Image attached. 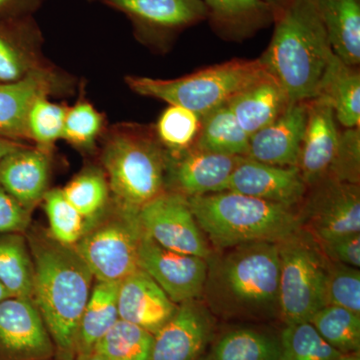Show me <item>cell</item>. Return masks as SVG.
Listing matches in <instances>:
<instances>
[{
  "label": "cell",
  "instance_id": "obj_26",
  "mask_svg": "<svg viewBox=\"0 0 360 360\" xmlns=\"http://www.w3.org/2000/svg\"><path fill=\"white\" fill-rule=\"evenodd\" d=\"M213 27L229 37H245L274 21L265 0H202Z\"/></svg>",
  "mask_w": 360,
  "mask_h": 360
},
{
  "label": "cell",
  "instance_id": "obj_9",
  "mask_svg": "<svg viewBox=\"0 0 360 360\" xmlns=\"http://www.w3.org/2000/svg\"><path fill=\"white\" fill-rule=\"evenodd\" d=\"M142 231L167 250L208 259L212 251L188 200L176 191H163L139 212Z\"/></svg>",
  "mask_w": 360,
  "mask_h": 360
},
{
  "label": "cell",
  "instance_id": "obj_47",
  "mask_svg": "<svg viewBox=\"0 0 360 360\" xmlns=\"http://www.w3.org/2000/svg\"><path fill=\"white\" fill-rule=\"evenodd\" d=\"M13 296L9 293V291L4 288V284L0 283V302L2 300H6V298L11 297Z\"/></svg>",
  "mask_w": 360,
  "mask_h": 360
},
{
  "label": "cell",
  "instance_id": "obj_30",
  "mask_svg": "<svg viewBox=\"0 0 360 360\" xmlns=\"http://www.w3.org/2000/svg\"><path fill=\"white\" fill-rule=\"evenodd\" d=\"M21 233L0 234V283L13 296L32 298L34 267Z\"/></svg>",
  "mask_w": 360,
  "mask_h": 360
},
{
  "label": "cell",
  "instance_id": "obj_18",
  "mask_svg": "<svg viewBox=\"0 0 360 360\" xmlns=\"http://www.w3.org/2000/svg\"><path fill=\"white\" fill-rule=\"evenodd\" d=\"M226 191L295 207L304 200L309 186L297 167L266 165L243 156Z\"/></svg>",
  "mask_w": 360,
  "mask_h": 360
},
{
  "label": "cell",
  "instance_id": "obj_13",
  "mask_svg": "<svg viewBox=\"0 0 360 360\" xmlns=\"http://www.w3.org/2000/svg\"><path fill=\"white\" fill-rule=\"evenodd\" d=\"M307 221L321 240L360 232L359 184L326 179L311 186Z\"/></svg>",
  "mask_w": 360,
  "mask_h": 360
},
{
  "label": "cell",
  "instance_id": "obj_45",
  "mask_svg": "<svg viewBox=\"0 0 360 360\" xmlns=\"http://www.w3.org/2000/svg\"><path fill=\"white\" fill-rule=\"evenodd\" d=\"M265 1L271 6L274 11V15H276L277 13H281L283 9L285 8L290 4L291 0H265Z\"/></svg>",
  "mask_w": 360,
  "mask_h": 360
},
{
  "label": "cell",
  "instance_id": "obj_31",
  "mask_svg": "<svg viewBox=\"0 0 360 360\" xmlns=\"http://www.w3.org/2000/svg\"><path fill=\"white\" fill-rule=\"evenodd\" d=\"M61 191L87 225L96 221L111 203L110 184L103 168H85Z\"/></svg>",
  "mask_w": 360,
  "mask_h": 360
},
{
  "label": "cell",
  "instance_id": "obj_28",
  "mask_svg": "<svg viewBox=\"0 0 360 360\" xmlns=\"http://www.w3.org/2000/svg\"><path fill=\"white\" fill-rule=\"evenodd\" d=\"M200 360H281V340L257 329H232L215 340Z\"/></svg>",
  "mask_w": 360,
  "mask_h": 360
},
{
  "label": "cell",
  "instance_id": "obj_12",
  "mask_svg": "<svg viewBox=\"0 0 360 360\" xmlns=\"http://www.w3.org/2000/svg\"><path fill=\"white\" fill-rule=\"evenodd\" d=\"M0 352L8 360H47L56 347L32 298L0 302Z\"/></svg>",
  "mask_w": 360,
  "mask_h": 360
},
{
  "label": "cell",
  "instance_id": "obj_1",
  "mask_svg": "<svg viewBox=\"0 0 360 360\" xmlns=\"http://www.w3.org/2000/svg\"><path fill=\"white\" fill-rule=\"evenodd\" d=\"M28 243L34 267L32 300L59 360H75L78 328L94 277L75 248L49 233L32 234Z\"/></svg>",
  "mask_w": 360,
  "mask_h": 360
},
{
  "label": "cell",
  "instance_id": "obj_25",
  "mask_svg": "<svg viewBox=\"0 0 360 360\" xmlns=\"http://www.w3.org/2000/svg\"><path fill=\"white\" fill-rule=\"evenodd\" d=\"M333 53L345 65L360 63V0H315Z\"/></svg>",
  "mask_w": 360,
  "mask_h": 360
},
{
  "label": "cell",
  "instance_id": "obj_8",
  "mask_svg": "<svg viewBox=\"0 0 360 360\" xmlns=\"http://www.w3.org/2000/svg\"><path fill=\"white\" fill-rule=\"evenodd\" d=\"M279 245V315L285 323L309 322L326 307L328 264L314 243L300 231Z\"/></svg>",
  "mask_w": 360,
  "mask_h": 360
},
{
  "label": "cell",
  "instance_id": "obj_21",
  "mask_svg": "<svg viewBox=\"0 0 360 360\" xmlns=\"http://www.w3.org/2000/svg\"><path fill=\"white\" fill-rule=\"evenodd\" d=\"M307 103H290L274 122L251 135L246 156L266 165L296 167L307 123Z\"/></svg>",
  "mask_w": 360,
  "mask_h": 360
},
{
  "label": "cell",
  "instance_id": "obj_43",
  "mask_svg": "<svg viewBox=\"0 0 360 360\" xmlns=\"http://www.w3.org/2000/svg\"><path fill=\"white\" fill-rule=\"evenodd\" d=\"M44 0H0V15H11L16 20L33 18Z\"/></svg>",
  "mask_w": 360,
  "mask_h": 360
},
{
  "label": "cell",
  "instance_id": "obj_10",
  "mask_svg": "<svg viewBox=\"0 0 360 360\" xmlns=\"http://www.w3.org/2000/svg\"><path fill=\"white\" fill-rule=\"evenodd\" d=\"M207 259L167 250L142 232L139 267L146 271L175 303L191 302L203 293Z\"/></svg>",
  "mask_w": 360,
  "mask_h": 360
},
{
  "label": "cell",
  "instance_id": "obj_23",
  "mask_svg": "<svg viewBox=\"0 0 360 360\" xmlns=\"http://www.w3.org/2000/svg\"><path fill=\"white\" fill-rule=\"evenodd\" d=\"M227 104L241 129L251 136L283 115L290 101L281 85L269 73Z\"/></svg>",
  "mask_w": 360,
  "mask_h": 360
},
{
  "label": "cell",
  "instance_id": "obj_6",
  "mask_svg": "<svg viewBox=\"0 0 360 360\" xmlns=\"http://www.w3.org/2000/svg\"><path fill=\"white\" fill-rule=\"evenodd\" d=\"M266 75L260 58L233 59L174 79L129 75L125 82L139 96L182 106L203 117Z\"/></svg>",
  "mask_w": 360,
  "mask_h": 360
},
{
  "label": "cell",
  "instance_id": "obj_20",
  "mask_svg": "<svg viewBox=\"0 0 360 360\" xmlns=\"http://www.w3.org/2000/svg\"><path fill=\"white\" fill-rule=\"evenodd\" d=\"M51 153L25 144L0 161V184L30 212L49 191Z\"/></svg>",
  "mask_w": 360,
  "mask_h": 360
},
{
  "label": "cell",
  "instance_id": "obj_7",
  "mask_svg": "<svg viewBox=\"0 0 360 360\" xmlns=\"http://www.w3.org/2000/svg\"><path fill=\"white\" fill-rule=\"evenodd\" d=\"M142 232L139 213L123 210L111 200L108 210L87 225L75 248L96 281L120 283L139 269Z\"/></svg>",
  "mask_w": 360,
  "mask_h": 360
},
{
  "label": "cell",
  "instance_id": "obj_32",
  "mask_svg": "<svg viewBox=\"0 0 360 360\" xmlns=\"http://www.w3.org/2000/svg\"><path fill=\"white\" fill-rule=\"evenodd\" d=\"M328 345L342 354H359L360 314L335 305H326L309 321Z\"/></svg>",
  "mask_w": 360,
  "mask_h": 360
},
{
  "label": "cell",
  "instance_id": "obj_11",
  "mask_svg": "<svg viewBox=\"0 0 360 360\" xmlns=\"http://www.w3.org/2000/svg\"><path fill=\"white\" fill-rule=\"evenodd\" d=\"M127 16L139 39L162 44L207 20L202 0H101Z\"/></svg>",
  "mask_w": 360,
  "mask_h": 360
},
{
  "label": "cell",
  "instance_id": "obj_37",
  "mask_svg": "<svg viewBox=\"0 0 360 360\" xmlns=\"http://www.w3.org/2000/svg\"><path fill=\"white\" fill-rule=\"evenodd\" d=\"M105 117L94 104L82 98L73 106H68L63 139L78 150L89 151L96 148L99 137L105 132Z\"/></svg>",
  "mask_w": 360,
  "mask_h": 360
},
{
  "label": "cell",
  "instance_id": "obj_46",
  "mask_svg": "<svg viewBox=\"0 0 360 360\" xmlns=\"http://www.w3.org/2000/svg\"><path fill=\"white\" fill-rule=\"evenodd\" d=\"M75 360H105L101 355L97 354L96 352H90L87 354H82L77 355Z\"/></svg>",
  "mask_w": 360,
  "mask_h": 360
},
{
  "label": "cell",
  "instance_id": "obj_19",
  "mask_svg": "<svg viewBox=\"0 0 360 360\" xmlns=\"http://www.w3.org/2000/svg\"><path fill=\"white\" fill-rule=\"evenodd\" d=\"M117 303L120 319L141 326L153 335L174 316L179 307L141 269L120 281Z\"/></svg>",
  "mask_w": 360,
  "mask_h": 360
},
{
  "label": "cell",
  "instance_id": "obj_48",
  "mask_svg": "<svg viewBox=\"0 0 360 360\" xmlns=\"http://www.w3.org/2000/svg\"><path fill=\"white\" fill-rule=\"evenodd\" d=\"M343 360H360L359 354L345 355Z\"/></svg>",
  "mask_w": 360,
  "mask_h": 360
},
{
  "label": "cell",
  "instance_id": "obj_33",
  "mask_svg": "<svg viewBox=\"0 0 360 360\" xmlns=\"http://www.w3.org/2000/svg\"><path fill=\"white\" fill-rule=\"evenodd\" d=\"M153 340V333L120 319L92 352L105 360H150Z\"/></svg>",
  "mask_w": 360,
  "mask_h": 360
},
{
  "label": "cell",
  "instance_id": "obj_4",
  "mask_svg": "<svg viewBox=\"0 0 360 360\" xmlns=\"http://www.w3.org/2000/svg\"><path fill=\"white\" fill-rule=\"evenodd\" d=\"M101 163L111 200L125 210L139 213L165 191L168 153L155 127L120 123L104 132Z\"/></svg>",
  "mask_w": 360,
  "mask_h": 360
},
{
  "label": "cell",
  "instance_id": "obj_42",
  "mask_svg": "<svg viewBox=\"0 0 360 360\" xmlns=\"http://www.w3.org/2000/svg\"><path fill=\"white\" fill-rule=\"evenodd\" d=\"M322 250L333 262L360 267V232L321 240Z\"/></svg>",
  "mask_w": 360,
  "mask_h": 360
},
{
  "label": "cell",
  "instance_id": "obj_38",
  "mask_svg": "<svg viewBox=\"0 0 360 360\" xmlns=\"http://www.w3.org/2000/svg\"><path fill=\"white\" fill-rule=\"evenodd\" d=\"M68 106L53 103L49 97L37 99L28 112L26 129L28 141L34 146L51 151L56 142L63 139Z\"/></svg>",
  "mask_w": 360,
  "mask_h": 360
},
{
  "label": "cell",
  "instance_id": "obj_39",
  "mask_svg": "<svg viewBox=\"0 0 360 360\" xmlns=\"http://www.w3.org/2000/svg\"><path fill=\"white\" fill-rule=\"evenodd\" d=\"M326 305H335L360 314V270L349 265L328 264Z\"/></svg>",
  "mask_w": 360,
  "mask_h": 360
},
{
  "label": "cell",
  "instance_id": "obj_15",
  "mask_svg": "<svg viewBox=\"0 0 360 360\" xmlns=\"http://www.w3.org/2000/svg\"><path fill=\"white\" fill-rule=\"evenodd\" d=\"M307 105V123L296 167L311 187L330 179L340 148V130L328 103L314 98Z\"/></svg>",
  "mask_w": 360,
  "mask_h": 360
},
{
  "label": "cell",
  "instance_id": "obj_14",
  "mask_svg": "<svg viewBox=\"0 0 360 360\" xmlns=\"http://www.w3.org/2000/svg\"><path fill=\"white\" fill-rule=\"evenodd\" d=\"M70 79L53 66L32 73L18 82L0 84V137L28 141V112L41 97L68 91Z\"/></svg>",
  "mask_w": 360,
  "mask_h": 360
},
{
  "label": "cell",
  "instance_id": "obj_5",
  "mask_svg": "<svg viewBox=\"0 0 360 360\" xmlns=\"http://www.w3.org/2000/svg\"><path fill=\"white\" fill-rule=\"evenodd\" d=\"M206 238L220 248L245 243H281L300 231L292 206L224 191L187 198Z\"/></svg>",
  "mask_w": 360,
  "mask_h": 360
},
{
  "label": "cell",
  "instance_id": "obj_44",
  "mask_svg": "<svg viewBox=\"0 0 360 360\" xmlns=\"http://www.w3.org/2000/svg\"><path fill=\"white\" fill-rule=\"evenodd\" d=\"M25 146L23 142L13 141V139L0 137V161L4 160L9 153H13L16 149Z\"/></svg>",
  "mask_w": 360,
  "mask_h": 360
},
{
  "label": "cell",
  "instance_id": "obj_40",
  "mask_svg": "<svg viewBox=\"0 0 360 360\" xmlns=\"http://www.w3.org/2000/svg\"><path fill=\"white\" fill-rule=\"evenodd\" d=\"M360 130L345 129L340 131V143L330 179L338 181L359 182Z\"/></svg>",
  "mask_w": 360,
  "mask_h": 360
},
{
  "label": "cell",
  "instance_id": "obj_22",
  "mask_svg": "<svg viewBox=\"0 0 360 360\" xmlns=\"http://www.w3.org/2000/svg\"><path fill=\"white\" fill-rule=\"evenodd\" d=\"M41 46V32L33 18L20 20L15 34L0 30V84L18 82L51 68Z\"/></svg>",
  "mask_w": 360,
  "mask_h": 360
},
{
  "label": "cell",
  "instance_id": "obj_17",
  "mask_svg": "<svg viewBox=\"0 0 360 360\" xmlns=\"http://www.w3.org/2000/svg\"><path fill=\"white\" fill-rule=\"evenodd\" d=\"M243 156L210 153L193 146L186 151L169 155L167 181L172 191L186 198L220 193L227 189L234 168Z\"/></svg>",
  "mask_w": 360,
  "mask_h": 360
},
{
  "label": "cell",
  "instance_id": "obj_35",
  "mask_svg": "<svg viewBox=\"0 0 360 360\" xmlns=\"http://www.w3.org/2000/svg\"><path fill=\"white\" fill-rule=\"evenodd\" d=\"M281 360H343L310 322L288 324L281 333Z\"/></svg>",
  "mask_w": 360,
  "mask_h": 360
},
{
  "label": "cell",
  "instance_id": "obj_27",
  "mask_svg": "<svg viewBox=\"0 0 360 360\" xmlns=\"http://www.w3.org/2000/svg\"><path fill=\"white\" fill-rule=\"evenodd\" d=\"M120 283L97 281L92 286L85 305L77 341V355L92 352L99 340L120 321L118 314Z\"/></svg>",
  "mask_w": 360,
  "mask_h": 360
},
{
  "label": "cell",
  "instance_id": "obj_16",
  "mask_svg": "<svg viewBox=\"0 0 360 360\" xmlns=\"http://www.w3.org/2000/svg\"><path fill=\"white\" fill-rule=\"evenodd\" d=\"M212 335L208 310L195 300L181 303L155 333L150 360H200Z\"/></svg>",
  "mask_w": 360,
  "mask_h": 360
},
{
  "label": "cell",
  "instance_id": "obj_36",
  "mask_svg": "<svg viewBox=\"0 0 360 360\" xmlns=\"http://www.w3.org/2000/svg\"><path fill=\"white\" fill-rule=\"evenodd\" d=\"M42 201L49 236L61 245L75 248L86 231V220L66 200L61 188L49 189Z\"/></svg>",
  "mask_w": 360,
  "mask_h": 360
},
{
  "label": "cell",
  "instance_id": "obj_41",
  "mask_svg": "<svg viewBox=\"0 0 360 360\" xmlns=\"http://www.w3.org/2000/svg\"><path fill=\"white\" fill-rule=\"evenodd\" d=\"M32 212L26 210L0 184V234L22 233L30 224Z\"/></svg>",
  "mask_w": 360,
  "mask_h": 360
},
{
  "label": "cell",
  "instance_id": "obj_29",
  "mask_svg": "<svg viewBox=\"0 0 360 360\" xmlns=\"http://www.w3.org/2000/svg\"><path fill=\"white\" fill-rule=\"evenodd\" d=\"M250 139L238 124L229 104H224L203 116L194 146L219 155L246 156Z\"/></svg>",
  "mask_w": 360,
  "mask_h": 360
},
{
  "label": "cell",
  "instance_id": "obj_3",
  "mask_svg": "<svg viewBox=\"0 0 360 360\" xmlns=\"http://www.w3.org/2000/svg\"><path fill=\"white\" fill-rule=\"evenodd\" d=\"M274 21L271 41L260 60L290 103L311 101L333 52L315 0H291Z\"/></svg>",
  "mask_w": 360,
  "mask_h": 360
},
{
  "label": "cell",
  "instance_id": "obj_24",
  "mask_svg": "<svg viewBox=\"0 0 360 360\" xmlns=\"http://www.w3.org/2000/svg\"><path fill=\"white\" fill-rule=\"evenodd\" d=\"M315 98L328 104L345 129L360 125V73L335 53L329 58Z\"/></svg>",
  "mask_w": 360,
  "mask_h": 360
},
{
  "label": "cell",
  "instance_id": "obj_34",
  "mask_svg": "<svg viewBox=\"0 0 360 360\" xmlns=\"http://www.w3.org/2000/svg\"><path fill=\"white\" fill-rule=\"evenodd\" d=\"M202 117L182 106L169 104L161 113L155 131L161 146L169 155L193 148L198 141Z\"/></svg>",
  "mask_w": 360,
  "mask_h": 360
},
{
  "label": "cell",
  "instance_id": "obj_2",
  "mask_svg": "<svg viewBox=\"0 0 360 360\" xmlns=\"http://www.w3.org/2000/svg\"><path fill=\"white\" fill-rule=\"evenodd\" d=\"M278 243H245L208 258L203 293L213 314L259 321L279 314Z\"/></svg>",
  "mask_w": 360,
  "mask_h": 360
}]
</instances>
